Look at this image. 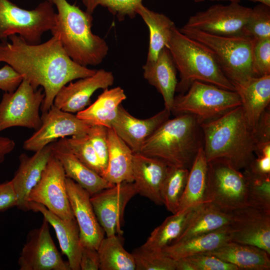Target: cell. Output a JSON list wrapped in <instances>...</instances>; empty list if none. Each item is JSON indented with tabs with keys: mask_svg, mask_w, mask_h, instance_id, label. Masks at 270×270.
I'll use <instances>...</instances> for the list:
<instances>
[{
	"mask_svg": "<svg viewBox=\"0 0 270 270\" xmlns=\"http://www.w3.org/2000/svg\"><path fill=\"white\" fill-rule=\"evenodd\" d=\"M10 42H0V63L10 65L34 88H42L44 98L40 108L46 113L59 90L72 80L93 75L96 70L79 64L64 51L58 35L38 44L26 42L13 34Z\"/></svg>",
	"mask_w": 270,
	"mask_h": 270,
	"instance_id": "1",
	"label": "cell"
},
{
	"mask_svg": "<svg viewBox=\"0 0 270 270\" xmlns=\"http://www.w3.org/2000/svg\"><path fill=\"white\" fill-rule=\"evenodd\" d=\"M200 126L208 162L222 159L240 170L247 168L255 158L256 142L254 130L248 124L242 106Z\"/></svg>",
	"mask_w": 270,
	"mask_h": 270,
	"instance_id": "2",
	"label": "cell"
},
{
	"mask_svg": "<svg viewBox=\"0 0 270 270\" xmlns=\"http://www.w3.org/2000/svg\"><path fill=\"white\" fill-rule=\"evenodd\" d=\"M202 147L200 124L194 116L181 114L159 126L144 142L140 152L168 166L190 170Z\"/></svg>",
	"mask_w": 270,
	"mask_h": 270,
	"instance_id": "3",
	"label": "cell"
},
{
	"mask_svg": "<svg viewBox=\"0 0 270 270\" xmlns=\"http://www.w3.org/2000/svg\"><path fill=\"white\" fill-rule=\"evenodd\" d=\"M57 10L55 25L50 31L58 35L64 51L79 64L87 66L100 64L106 56L108 46L105 40L92 33V16L67 0H47Z\"/></svg>",
	"mask_w": 270,
	"mask_h": 270,
	"instance_id": "4",
	"label": "cell"
},
{
	"mask_svg": "<svg viewBox=\"0 0 270 270\" xmlns=\"http://www.w3.org/2000/svg\"><path fill=\"white\" fill-rule=\"evenodd\" d=\"M168 49L180 78L176 92H186L196 80L236 91L210 50L182 34L176 26L172 30Z\"/></svg>",
	"mask_w": 270,
	"mask_h": 270,
	"instance_id": "5",
	"label": "cell"
},
{
	"mask_svg": "<svg viewBox=\"0 0 270 270\" xmlns=\"http://www.w3.org/2000/svg\"><path fill=\"white\" fill-rule=\"evenodd\" d=\"M179 30L210 50L234 86L255 77L252 64L254 42L252 38L244 35L218 36L183 26Z\"/></svg>",
	"mask_w": 270,
	"mask_h": 270,
	"instance_id": "6",
	"label": "cell"
},
{
	"mask_svg": "<svg viewBox=\"0 0 270 270\" xmlns=\"http://www.w3.org/2000/svg\"><path fill=\"white\" fill-rule=\"evenodd\" d=\"M241 105L240 98L236 91L196 80L186 92L174 96L170 112L176 115L191 114L200 124Z\"/></svg>",
	"mask_w": 270,
	"mask_h": 270,
	"instance_id": "7",
	"label": "cell"
},
{
	"mask_svg": "<svg viewBox=\"0 0 270 270\" xmlns=\"http://www.w3.org/2000/svg\"><path fill=\"white\" fill-rule=\"evenodd\" d=\"M56 19L53 4L47 0L30 10L0 0V40L17 34L28 44H40L44 33L54 28Z\"/></svg>",
	"mask_w": 270,
	"mask_h": 270,
	"instance_id": "8",
	"label": "cell"
},
{
	"mask_svg": "<svg viewBox=\"0 0 270 270\" xmlns=\"http://www.w3.org/2000/svg\"><path fill=\"white\" fill-rule=\"evenodd\" d=\"M44 98L42 88L34 89L24 78L14 91L4 92L0 102V132L15 126L37 130L42 122L40 110Z\"/></svg>",
	"mask_w": 270,
	"mask_h": 270,
	"instance_id": "9",
	"label": "cell"
},
{
	"mask_svg": "<svg viewBox=\"0 0 270 270\" xmlns=\"http://www.w3.org/2000/svg\"><path fill=\"white\" fill-rule=\"evenodd\" d=\"M208 186L210 202L222 210L231 212L248 206L246 177L228 161L208 162Z\"/></svg>",
	"mask_w": 270,
	"mask_h": 270,
	"instance_id": "10",
	"label": "cell"
},
{
	"mask_svg": "<svg viewBox=\"0 0 270 270\" xmlns=\"http://www.w3.org/2000/svg\"><path fill=\"white\" fill-rule=\"evenodd\" d=\"M66 178L61 163L52 152L40 180L30 194V202L42 204L63 220L74 218L68 194Z\"/></svg>",
	"mask_w": 270,
	"mask_h": 270,
	"instance_id": "11",
	"label": "cell"
},
{
	"mask_svg": "<svg viewBox=\"0 0 270 270\" xmlns=\"http://www.w3.org/2000/svg\"><path fill=\"white\" fill-rule=\"evenodd\" d=\"M251 10L236 2L212 5L191 16L183 27L218 36L242 35Z\"/></svg>",
	"mask_w": 270,
	"mask_h": 270,
	"instance_id": "12",
	"label": "cell"
},
{
	"mask_svg": "<svg viewBox=\"0 0 270 270\" xmlns=\"http://www.w3.org/2000/svg\"><path fill=\"white\" fill-rule=\"evenodd\" d=\"M44 218L40 226L28 233L18 264L20 270H70L58 250Z\"/></svg>",
	"mask_w": 270,
	"mask_h": 270,
	"instance_id": "13",
	"label": "cell"
},
{
	"mask_svg": "<svg viewBox=\"0 0 270 270\" xmlns=\"http://www.w3.org/2000/svg\"><path fill=\"white\" fill-rule=\"evenodd\" d=\"M40 126L23 144V148L36 152L46 146L66 136L88 134L91 125L72 113L62 110L54 104L42 114Z\"/></svg>",
	"mask_w": 270,
	"mask_h": 270,
	"instance_id": "14",
	"label": "cell"
},
{
	"mask_svg": "<svg viewBox=\"0 0 270 270\" xmlns=\"http://www.w3.org/2000/svg\"><path fill=\"white\" fill-rule=\"evenodd\" d=\"M138 194L134 182H123L90 196V202L98 222L106 236H120L126 206Z\"/></svg>",
	"mask_w": 270,
	"mask_h": 270,
	"instance_id": "15",
	"label": "cell"
},
{
	"mask_svg": "<svg viewBox=\"0 0 270 270\" xmlns=\"http://www.w3.org/2000/svg\"><path fill=\"white\" fill-rule=\"evenodd\" d=\"M231 214L230 240L257 246L270 254V213L246 206Z\"/></svg>",
	"mask_w": 270,
	"mask_h": 270,
	"instance_id": "16",
	"label": "cell"
},
{
	"mask_svg": "<svg viewBox=\"0 0 270 270\" xmlns=\"http://www.w3.org/2000/svg\"><path fill=\"white\" fill-rule=\"evenodd\" d=\"M66 182L70 207L80 230V244L82 247L97 250L104 232L95 214L90 195L72 180L66 178Z\"/></svg>",
	"mask_w": 270,
	"mask_h": 270,
	"instance_id": "17",
	"label": "cell"
},
{
	"mask_svg": "<svg viewBox=\"0 0 270 270\" xmlns=\"http://www.w3.org/2000/svg\"><path fill=\"white\" fill-rule=\"evenodd\" d=\"M114 78L112 72L96 70L92 76L79 78L63 86L56 94L53 104L63 111L78 113L90 103L93 94L98 89L112 86Z\"/></svg>",
	"mask_w": 270,
	"mask_h": 270,
	"instance_id": "18",
	"label": "cell"
},
{
	"mask_svg": "<svg viewBox=\"0 0 270 270\" xmlns=\"http://www.w3.org/2000/svg\"><path fill=\"white\" fill-rule=\"evenodd\" d=\"M170 114V112L164 108L149 118H138L131 115L120 104L111 128L134 153L140 152L144 142L169 119Z\"/></svg>",
	"mask_w": 270,
	"mask_h": 270,
	"instance_id": "19",
	"label": "cell"
},
{
	"mask_svg": "<svg viewBox=\"0 0 270 270\" xmlns=\"http://www.w3.org/2000/svg\"><path fill=\"white\" fill-rule=\"evenodd\" d=\"M52 142L29 156L23 153L20 155V164L10 180L17 198L18 208L30 210L29 195L40 180L52 154Z\"/></svg>",
	"mask_w": 270,
	"mask_h": 270,
	"instance_id": "20",
	"label": "cell"
},
{
	"mask_svg": "<svg viewBox=\"0 0 270 270\" xmlns=\"http://www.w3.org/2000/svg\"><path fill=\"white\" fill-rule=\"evenodd\" d=\"M168 166L158 159L134 152L132 158V176L138 194L156 204H163L161 189Z\"/></svg>",
	"mask_w": 270,
	"mask_h": 270,
	"instance_id": "21",
	"label": "cell"
},
{
	"mask_svg": "<svg viewBox=\"0 0 270 270\" xmlns=\"http://www.w3.org/2000/svg\"><path fill=\"white\" fill-rule=\"evenodd\" d=\"M30 210L38 212L55 230L62 252L68 259L70 270H80L82 246L80 244V230L76 220H63L42 204L30 202Z\"/></svg>",
	"mask_w": 270,
	"mask_h": 270,
	"instance_id": "22",
	"label": "cell"
},
{
	"mask_svg": "<svg viewBox=\"0 0 270 270\" xmlns=\"http://www.w3.org/2000/svg\"><path fill=\"white\" fill-rule=\"evenodd\" d=\"M142 69L144 78L162 94L164 108L170 112L178 82L177 70L169 50L162 48L156 60L146 62Z\"/></svg>",
	"mask_w": 270,
	"mask_h": 270,
	"instance_id": "23",
	"label": "cell"
},
{
	"mask_svg": "<svg viewBox=\"0 0 270 270\" xmlns=\"http://www.w3.org/2000/svg\"><path fill=\"white\" fill-rule=\"evenodd\" d=\"M250 126L254 130L270 102V75L253 77L246 82L234 86Z\"/></svg>",
	"mask_w": 270,
	"mask_h": 270,
	"instance_id": "24",
	"label": "cell"
},
{
	"mask_svg": "<svg viewBox=\"0 0 270 270\" xmlns=\"http://www.w3.org/2000/svg\"><path fill=\"white\" fill-rule=\"evenodd\" d=\"M52 151L61 163L66 177L78 184L90 196L114 185L88 167L56 142H52Z\"/></svg>",
	"mask_w": 270,
	"mask_h": 270,
	"instance_id": "25",
	"label": "cell"
},
{
	"mask_svg": "<svg viewBox=\"0 0 270 270\" xmlns=\"http://www.w3.org/2000/svg\"><path fill=\"white\" fill-rule=\"evenodd\" d=\"M231 241L229 225L216 230L172 243L162 250L178 260L212 252Z\"/></svg>",
	"mask_w": 270,
	"mask_h": 270,
	"instance_id": "26",
	"label": "cell"
},
{
	"mask_svg": "<svg viewBox=\"0 0 270 270\" xmlns=\"http://www.w3.org/2000/svg\"><path fill=\"white\" fill-rule=\"evenodd\" d=\"M206 254L233 264L239 270H270V254L254 246L230 241Z\"/></svg>",
	"mask_w": 270,
	"mask_h": 270,
	"instance_id": "27",
	"label": "cell"
},
{
	"mask_svg": "<svg viewBox=\"0 0 270 270\" xmlns=\"http://www.w3.org/2000/svg\"><path fill=\"white\" fill-rule=\"evenodd\" d=\"M108 162L103 178L112 184L133 182V152L112 128L108 129Z\"/></svg>",
	"mask_w": 270,
	"mask_h": 270,
	"instance_id": "28",
	"label": "cell"
},
{
	"mask_svg": "<svg viewBox=\"0 0 270 270\" xmlns=\"http://www.w3.org/2000/svg\"><path fill=\"white\" fill-rule=\"evenodd\" d=\"M208 161L201 148L190 170L184 194L177 212L210 202L208 186Z\"/></svg>",
	"mask_w": 270,
	"mask_h": 270,
	"instance_id": "29",
	"label": "cell"
},
{
	"mask_svg": "<svg viewBox=\"0 0 270 270\" xmlns=\"http://www.w3.org/2000/svg\"><path fill=\"white\" fill-rule=\"evenodd\" d=\"M89 106L76 113V116L91 126L112 128L119 106L126 96L120 86L106 88Z\"/></svg>",
	"mask_w": 270,
	"mask_h": 270,
	"instance_id": "30",
	"label": "cell"
},
{
	"mask_svg": "<svg viewBox=\"0 0 270 270\" xmlns=\"http://www.w3.org/2000/svg\"><path fill=\"white\" fill-rule=\"evenodd\" d=\"M231 218V212L222 210L212 202L202 204L195 208L184 232L172 243L227 226Z\"/></svg>",
	"mask_w": 270,
	"mask_h": 270,
	"instance_id": "31",
	"label": "cell"
},
{
	"mask_svg": "<svg viewBox=\"0 0 270 270\" xmlns=\"http://www.w3.org/2000/svg\"><path fill=\"white\" fill-rule=\"evenodd\" d=\"M136 13L141 16L149 29V47L146 62H154L162 48H168L172 31L176 25L165 14L150 10L142 4L138 6Z\"/></svg>",
	"mask_w": 270,
	"mask_h": 270,
	"instance_id": "32",
	"label": "cell"
},
{
	"mask_svg": "<svg viewBox=\"0 0 270 270\" xmlns=\"http://www.w3.org/2000/svg\"><path fill=\"white\" fill-rule=\"evenodd\" d=\"M196 207L166 218L152 231L142 246L152 250H162L170 245L182 234Z\"/></svg>",
	"mask_w": 270,
	"mask_h": 270,
	"instance_id": "33",
	"label": "cell"
},
{
	"mask_svg": "<svg viewBox=\"0 0 270 270\" xmlns=\"http://www.w3.org/2000/svg\"><path fill=\"white\" fill-rule=\"evenodd\" d=\"M101 270H136L132 253L124 248L120 236L104 238L97 249Z\"/></svg>",
	"mask_w": 270,
	"mask_h": 270,
	"instance_id": "34",
	"label": "cell"
},
{
	"mask_svg": "<svg viewBox=\"0 0 270 270\" xmlns=\"http://www.w3.org/2000/svg\"><path fill=\"white\" fill-rule=\"evenodd\" d=\"M190 170L168 166L161 189L163 204L172 214L178 212L184 194Z\"/></svg>",
	"mask_w": 270,
	"mask_h": 270,
	"instance_id": "35",
	"label": "cell"
},
{
	"mask_svg": "<svg viewBox=\"0 0 270 270\" xmlns=\"http://www.w3.org/2000/svg\"><path fill=\"white\" fill-rule=\"evenodd\" d=\"M56 142L71 152L88 167L103 177V170L88 134L60 138Z\"/></svg>",
	"mask_w": 270,
	"mask_h": 270,
	"instance_id": "36",
	"label": "cell"
},
{
	"mask_svg": "<svg viewBox=\"0 0 270 270\" xmlns=\"http://www.w3.org/2000/svg\"><path fill=\"white\" fill-rule=\"evenodd\" d=\"M242 172L246 180L248 206L270 213V176L257 175L246 168Z\"/></svg>",
	"mask_w": 270,
	"mask_h": 270,
	"instance_id": "37",
	"label": "cell"
},
{
	"mask_svg": "<svg viewBox=\"0 0 270 270\" xmlns=\"http://www.w3.org/2000/svg\"><path fill=\"white\" fill-rule=\"evenodd\" d=\"M136 270H176V260L162 250L148 249L142 246L132 252Z\"/></svg>",
	"mask_w": 270,
	"mask_h": 270,
	"instance_id": "38",
	"label": "cell"
},
{
	"mask_svg": "<svg viewBox=\"0 0 270 270\" xmlns=\"http://www.w3.org/2000/svg\"><path fill=\"white\" fill-rule=\"evenodd\" d=\"M242 35L254 40L270 38V6L260 4L252 8Z\"/></svg>",
	"mask_w": 270,
	"mask_h": 270,
	"instance_id": "39",
	"label": "cell"
},
{
	"mask_svg": "<svg viewBox=\"0 0 270 270\" xmlns=\"http://www.w3.org/2000/svg\"><path fill=\"white\" fill-rule=\"evenodd\" d=\"M176 270H239L213 255L202 254L176 260Z\"/></svg>",
	"mask_w": 270,
	"mask_h": 270,
	"instance_id": "40",
	"label": "cell"
},
{
	"mask_svg": "<svg viewBox=\"0 0 270 270\" xmlns=\"http://www.w3.org/2000/svg\"><path fill=\"white\" fill-rule=\"evenodd\" d=\"M143 0H82L86 11L92 14L99 6L108 8L110 13L116 16L120 21L124 20L126 16L134 18L136 9Z\"/></svg>",
	"mask_w": 270,
	"mask_h": 270,
	"instance_id": "41",
	"label": "cell"
},
{
	"mask_svg": "<svg viewBox=\"0 0 270 270\" xmlns=\"http://www.w3.org/2000/svg\"><path fill=\"white\" fill-rule=\"evenodd\" d=\"M252 64L255 77L270 75V38L254 40Z\"/></svg>",
	"mask_w": 270,
	"mask_h": 270,
	"instance_id": "42",
	"label": "cell"
},
{
	"mask_svg": "<svg viewBox=\"0 0 270 270\" xmlns=\"http://www.w3.org/2000/svg\"><path fill=\"white\" fill-rule=\"evenodd\" d=\"M108 129L106 127L102 126H92L88 134V138L103 170L104 175L108 162Z\"/></svg>",
	"mask_w": 270,
	"mask_h": 270,
	"instance_id": "43",
	"label": "cell"
},
{
	"mask_svg": "<svg viewBox=\"0 0 270 270\" xmlns=\"http://www.w3.org/2000/svg\"><path fill=\"white\" fill-rule=\"evenodd\" d=\"M22 80L23 77L8 64L0 68V90L12 92L17 88Z\"/></svg>",
	"mask_w": 270,
	"mask_h": 270,
	"instance_id": "44",
	"label": "cell"
},
{
	"mask_svg": "<svg viewBox=\"0 0 270 270\" xmlns=\"http://www.w3.org/2000/svg\"><path fill=\"white\" fill-rule=\"evenodd\" d=\"M254 132L256 145L270 142V111L269 106L262 114Z\"/></svg>",
	"mask_w": 270,
	"mask_h": 270,
	"instance_id": "45",
	"label": "cell"
},
{
	"mask_svg": "<svg viewBox=\"0 0 270 270\" xmlns=\"http://www.w3.org/2000/svg\"><path fill=\"white\" fill-rule=\"evenodd\" d=\"M17 198L10 181L0 183V212L16 206Z\"/></svg>",
	"mask_w": 270,
	"mask_h": 270,
	"instance_id": "46",
	"label": "cell"
},
{
	"mask_svg": "<svg viewBox=\"0 0 270 270\" xmlns=\"http://www.w3.org/2000/svg\"><path fill=\"white\" fill-rule=\"evenodd\" d=\"M80 267L81 270H99L100 260L97 250L82 247Z\"/></svg>",
	"mask_w": 270,
	"mask_h": 270,
	"instance_id": "47",
	"label": "cell"
},
{
	"mask_svg": "<svg viewBox=\"0 0 270 270\" xmlns=\"http://www.w3.org/2000/svg\"><path fill=\"white\" fill-rule=\"evenodd\" d=\"M246 168L257 175L270 176V156H260L255 157Z\"/></svg>",
	"mask_w": 270,
	"mask_h": 270,
	"instance_id": "48",
	"label": "cell"
},
{
	"mask_svg": "<svg viewBox=\"0 0 270 270\" xmlns=\"http://www.w3.org/2000/svg\"><path fill=\"white\" fill-rule=\"evenodd\" d=\"M14 148L15 142L12 140L0 136V164L4 160L6 156L12 152Z\"/></svg>",
	"mask_w": 270,
	"mask_h": 270,
	"instance_id": "49",
	"label": "cell"
},
{
	"mask_svg": "<svg viewBox=\"0 0 270 270\" xmlns=\"http://www.w3.org/2000/svg\"><path fill=\"white\" fill-rule=\"evenodd\" d=\"M195 2L198 3V2H204L207 0H193ZM212 1H228L230 2H240V0H209Z\"/></svg>",
	"mask_w": 270,
	"mask_h": 270,
	"instance_id": "50",
	"label": "cell"
},
{
	"mask_svg": "<svg viewBox=\"0 0 270 270\" xmlns=\"http://www.w3.org/2000/svg\"><path fill=\"white\" fill-rule=\"evenodd\" d=\"M254 2H258L260 4L270 6V0H248Z\"/></svg>",
	"mask_w": 270,
	"mask_h": 270,
	"instance_id": "51",
	"label": "cell"
}]
</instances>
